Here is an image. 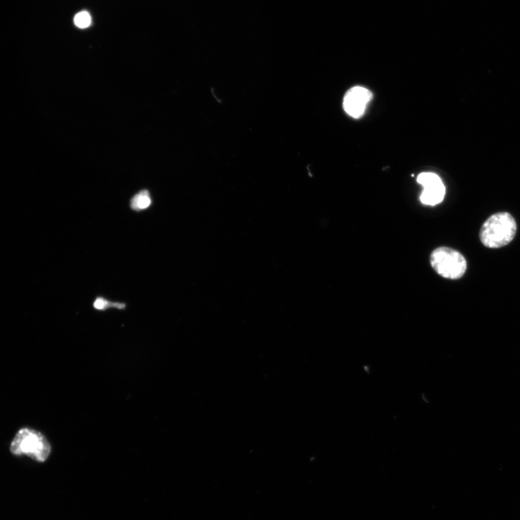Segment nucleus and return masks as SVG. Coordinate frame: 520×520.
<instances>
[{"mask_svg":"<svg viewBox=\"0 0 520 520\" xmlns=\"http://www.w3.org/2000/svg\"><path fill=\"white\" fill-rule=\"evenodd\" d=\"M430 263L434 271L441 277L457 280L467 271V261L464 255L452 248H436L430 256Z\"/></svg>","mask_w":520,"mask_h":520,"instance_id":"nucleus-3","label":"nucleus"},{"mask_svg":"<svg viewBox=\"0 0 520 520\" xmlns=\"http://www.w3.org/2000/svg\"><path fill=\"white\" fill-rule=\"evenodd\" d=\"M417 182L423 190L420 197L422 204L435 206L444 200L446 188L441 178L433 172H423L417 178Z\"/></svg>","mask_w":520,"mask_h":520,"instance_id":"nucleus-4","label":"nucleus"},{"mask_svg":"<svg viewBox=\"0 0 520 520\" xmlns=\"http://www.w3.org/2000/svg\"><path fill=\"white\" fill-rule=\"evenodd\" d=\"M152 200L148 190H142L134 196L130 201V207L132 210L141 211L149 207Z\"/></svg>","mask_w":520,"mask_h":520,"instance_id":"nucleus-6","label":"nucleus"},{"mask_svg":"<svg viewBox=\"0 0 520 520\" xmlns=\"http://www.w3.org/2000/svg\"><path fill=\"white\" fill-rule=\"evenodd\" d=\"M91 18L87 12H81L74 17V24L80 29H86L90 26Z\"/></svg>","mask_w":520,"mask_h":520,"instance_id":"nucleus-8","label":"nucleus"},{"mask_svg":"<svg viewBox=\"0 0 520 520\" xmlns=\"http://www.w3.org/2000/svg\"><path fill=\"white\" fill-rule=\"evenodd\" d=\"M93 306L95 309L98 310H106L108 308L113 307L118 308V309H124L125 304L121 303H113L110 302L103 298H97L95 299Z\"/></svg>","mask_w":520,"mask_h":520,"instance_id":"nucleus-7","label":"nucleus"},{"mask_svg":"<svg viewBox=\"0 0 520 520\" xmlns=\"http://www.w3.org/2000/svg\"><path fill=\"white\" fill-rule=\"evenodd\" d=\"M516 233L514 219L508 213H499L491 216L484 223L480 229V239L485 246L497 249L509 244Z\"/></svg>","mask_w":520,"mask_h":520,"instance_id":"nucleus-1","label":"nucleus"},{"mask_svg":"<svg viewBox=\"0 0 520 520\" xmlns=\"http://www.w3.org/2000/svg\"><path fill=\"white\" fill-rule=\"evenodd\" d=\"M372 97V93L369 89L361 86L354 87L345 95L344 110L353 118L359 119L362 117Z\"/></svg>","mask_w":520,"mask_h":520,"instance_id":"nucleus-5","label":"nucleus"},{"mask_svg":"<svg viewBox=\"0 0 520 520\" xmlns=\"http://www.w3.org/2000/svg\"><path fill=\"white\" fill-rule=\"evenodd\" d=\"M51 450L49 442L42 433L26 428L16 434L10 446V451L13 455H27L40 462L48 459Z\"/></svg>","mask_w":520,"mask_h":520,"instance_id":"nucleus-2","label":"nucleus"}]
</instances>
